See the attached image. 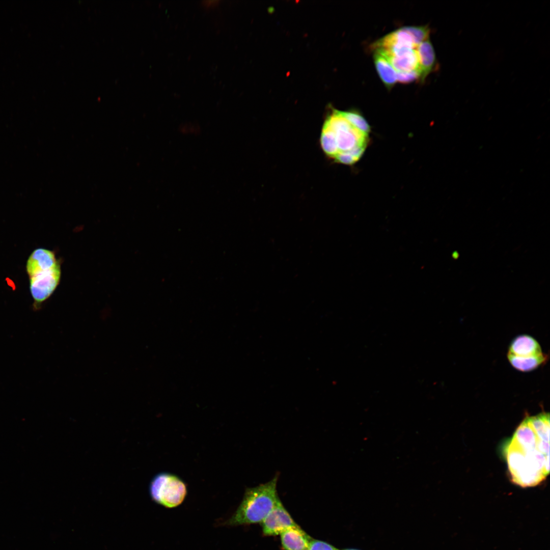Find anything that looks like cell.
<instances>
[{
  "mask_svg": "<svg viewBox=\"0 0 550 550\" xmlns=\"http://www.w3.org/2000/svg\"><path fill=\"white\" fill-rule=\"evenodd\" d=\"M504 453L511 481L521 487L536 486L549 473V414L525 418L506 444Z\"/></svg>",
  "mask_w": 550,
  "mask_h": 550,
  "instance_id": "obj_1",
  "label": "cell"
},
{
  "mask_svg": "<svg viewBox=\"0 0 550 550\" xmlns=\"http://www.w3.org/2000/svg\"><path fill=\"white\" fill-rule=\"evenodd\" d=\"M278 476L257 486L247 488L233 515L225 523L231 526L261 523L280 500L277 490Z\"/></svg>",
  "mask_w": 550,
  "mask_h": 550,
  "instance_id": "obj_2",
  "label": "cell"
},
{
  "mask_svg": "<svg viewBox=\"0 0 550 550\" xmlns=\"http://www.w3.org/2000/svg\"><path fill=\"white\" fill-rule=\"evenodd\" d=\"M507 357L514 368L523 372L536 369L548 359L538 342L526 334L518 335L512 340Z\"/></svg>",
  "mask_w": 550,
  "mask_h": 550,
  "instance_id": "obj_3",
  "label": "cell"
},
{
  "mask_svg": "<svg viewBox=\"0 0 550 550\" xmlns=\"http://www.w3.org/2000/svg\"><path fill=\"white\" fill-rule=\"evenodd\" d=\"M322 129L326 130L333 136L337 148V154L348 152L358 145H366L367 143L368 135L354 127L339 110L333 109L327 116Z\"/></svg>",
  "mask_w": 550,
  "mask_h": 550,
  "instance_id": "obj_4",
  "label": "cell"
},
{
  "mask_svg": "<svg viewBox=\"0 0 550 550\" xmlns=\"http://www.w3.org/2000/svg\"><path fill=\"white\" fill-rule=\"evenodd\" d=\"M150 493L156 503L167 508L180 505L187 493L185 483L178 477L169 473H160L151 482Z\"/></svg>",
  "mask_w": 550,
  "mask_h": 550,
  "instance_id": "obj_5",
  "label": "cell"
},
{
  "mask_svg": "<svg viewBox=\"0 0 550 550\" xmlns=\"http://www.w3.org/2000/svg\"><path fill=\"white\" fill-rule=\"evenodd\" d=\"M29 277L33 307L37 310L52 295L60 282L61 261L53 266L40 268Z\"/></svg>",
  "mask_w": 550,
  "mask_h": 550,
  "instance_id": "obj_6",
  "label": "cell"
},
{
  "mask_svg": "<svg viewBox=\"0 0 550 550\" xmlns=\"http://www.w3.org/2000/svg\"><path fill=\"white\" fill-rule=\"evenodd\" d=\"M265 536L280 535L286 530L299 526L279 500L275 507L260 523Z\"/></svg>",
  "mask_w": 550,
  "mask_h": 550,
  "instance_id": "obj_7",
  "label": "cell"
},
{
  "mask_svg": "<svg viewBox=\"0 0 550 550\" xmlns=\"http://www.w3.org/2000/svg\"><path fill=\"white\" fill-rule=\"evenodd\" d=\"M280 536L284 550H308L312 539L299 526L286 530Z\"/></svg>",
  "mask_w": 550,
  "mask_h": 550,
  "instance_id": "obj_8",
  "label": "cell"
},
{
  "mask_svg": "<svg viewBox=\"0 0 550 550\" xmlns=\"http://www.w3.org/2000/svg\"><path fill=\"white\" fill-rule=\"evenodd\" d=\"M419 62V70L421 81H423L427 75L434 70L437 66L435 51L428 39L421 43L416 48Z\"/></svg>",
  "mask_w": 550,
  "mask_h": 550,
  "instance_id": "obj_9",
  "label": "cell"
},
{
  "mask_svg": "<svg viewBox=\"0 0 550 550\" xmlns=\"http://www.w3.org/2000/svg\"><path fill=\"white\" fill-rule=\"evenodd\" d=\"M374 63L380 79L389 90L397 82V72L389 60L381 53L374 51Z\"/></svg>",
  "mask_w": 550,
  "mask_h": 550,
  "instance_id": "obj_10",
  "label": "cell"
},
{
  "mask_svg": "<svg viewBox=\"0 0 550 550\" xmlns=\"http://www.w3.org/2000/svg\"><path fill=\"white\" fill-rule=\"evenodd\" d=\"M388 60L394 68L398 72L419 69V62L416 49L392 57Z\"/></svg>",
  "mask_w": 550,
  "mask_h": 550,
  "instance_id": "obj_11",
  "label": "cell"
},
{
  "mask_svg": "<svg viewBox=\"0 0 550 550\" xmlns=\"http://www.w3.org/2000/svg\"><path fill=\"white\" fill-rule=\"evenodd\" d=\"M344 117L355 128L368 135L370 126L365 118L357 111H340Z\"/></svg>",
  "mask_w": 550,
  "mask_h": 550,
  "instance_id": "obj_12",
  "label": "cell"
},
{
  "mask_svg": "<svg viewBox=\"0 0 550 550\" xmlns=\"http://www.w3.org/2000/svg\"><path fill=\"white\" fill-rule=\"evenodd\" d=\"M402 29L411 36L417 46L428 39L430 29L427 25H409L403 26Z\"/></svg>",
  "mask_w": 550,
  "mask_h": 550,
  "instance_id": "obj_13",
  "label": "cell"
},
{
  "mask_svg": "<svg viewBox=\"0 0 550 550\" xmlns=\"http://www.w3.org/2000/svg\"><path fill=\"white\" fill-rule=\"evenodd\" d=\"M397 82L407 84L418 80H421V74L419 69L409 71L397 72Z\"/></svg>",
  "mask_w": 550,
  "mask_h": 550,
  "instance_id": "obj_14",
  "label": "cell"
},
{
  "mask_svg": "<svg viewBox=\"0 0 550 550\" xmlns=\"http://www.w3.org/2000/svg\"><path fill=\"white\" fill-rule=\"evenodd\" d=\"M308 550H340L330 543L312 538Z\"/></svg>",
  "mask_w": 550,
  "mask_h": 550,
  "instance_id": "obj_15",
  "label": "cell"
},
{
  "mask_svg": "<svg viewBox=\"0 0 550 550\" xmlns=\"http://www.w3.org/2000/svg\"><path fill=\"white\" fill-rule=\"evenodd\" d=\"M334 159L337 162L347 165H352L358 161L357 159L348 152L339 153Z\"/></svg>",
  "mask_w": 550,
  "mask_h": 550,
  "instance_id": "obj_16",
  "label": "cell"
},
{
  "mask_svg": "<svg viewBox=\"0 0 550 550\" xmlns=\"http://www.w3.org/2000/svg\"><path fill=\"white\" fill-rule=\"evenodd\" d=\"M366 147V145H358L350 150L348 153L359 160L364 153Z\"/></svg>",
  "mask_w": 550,
  "mask_h": 550,
  "instance_id": "obj_17",
  "label": "cell"
},
{
  "mask_svg": "<svg viewBox=\"0 0 550 550\" xmlns=\"http://www.w3.org/2000/svg\"><path fill=\"white\" fill-rule=\"evenodd\" d=\"M216 2H217V1H204V2H203V3H204V5L205 6H206L207 7H211V6L212 7L213 5H215Z\"/></svg>",
  "mask_w": 550,
  "mask_h": 550,
  "instance_id": "obj_18",
  "label": "cell"
},
{
  "mask_svg": "<svg viewBox=\"0 0 550 550\" xmlns=\"http://www.w3.org/2000/svg\"><path fill=\"white\" fill-rule=\"evenodd\" d=\"M342 550H360V549H356V548H345V549H342Z\"/></svg>",
  "mask_w": 550,
  "mask_h": 550,
  "instance_id": "obj_19",
  "label": "cell"
}]
</instances>
